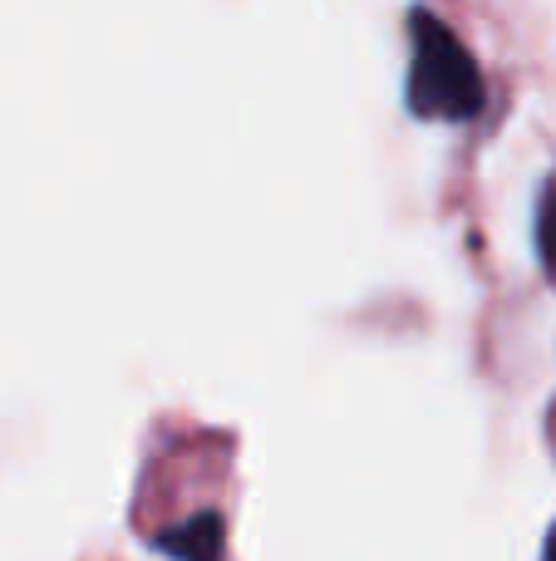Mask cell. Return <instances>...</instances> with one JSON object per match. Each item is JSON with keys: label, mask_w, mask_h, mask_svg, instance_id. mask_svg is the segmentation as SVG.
<instances>
[{"label": "cell", "mask_w": 556, "mask_h": 561, "mask_svg": "<svg viewBox=\"0 0 556 561\" xmlns=\"http://www.w3.org/2000/svg\"><path fill=\"white\" fill-rule=\"evenodd\" d=\"M414 69H409V104L424 118L463 124L483 108V75L473 55L459 45L449 25L429 10H414Z\"/></svg>", "instance_id": "1"}, {"label": "cell", "mask_w": 556, "mask_h": 561, "mask_svg": "<svg viewBox=\"0 0 556 561\" xmlns=\"http://www.w3.org/2000/svg\"><path fill=\"white\" fill-rule=\"evenodd\" d=\"M158 547H163L173 561H222L227 552V533H222V517L217 513H197L187 523L167 527L158 533Z\"/></svg>", "instance_id": "2"}, {"label": "cell", "mask_w": 556, "mask_h": 561, "mask_svg": "<svg viewBox=\"0 0 556 561\" xmlns=\"http://www.w3.org/2000/svg\"><path fill=\"white\" fill-rule=\"evenodd\" d=\"M537 242H542V262L556 272V187H547V203L537 217Z\"/></svg>", "instance_id": "3"}, {"label": "cell", "mask_w": 556, "mask_h": 561, "mask_svg": "<svg viewBox=\"0 0 556 561\" xmlns=\"http://www.w3.org/2000/svg\"><path fill=\"white\" fill-rule=\"evenodd\" d=\"M547 561H556V533H552V547H547Z\"/></svg>", "instance_id": "4"}]
</instances>
